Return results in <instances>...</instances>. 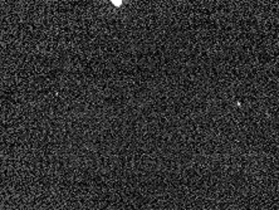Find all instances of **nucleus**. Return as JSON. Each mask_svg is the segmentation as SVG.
Segmentation results:
<instances>
[{
	"label": "nucleus",
	"instance_id": "1",
	"mask_svg": "<svg viewBox=\"0 0 279 210\" xmlns=\"http://www.w3.org/2000/svg\"><path fill=\"white\" fill-rule=\"evenodd\" d=\"M111 1H112L116 6H121L122 5V0H111Z\"/></svg>",
	"mask_w": 279,
	"mask_h": 210
}]
</instances>
